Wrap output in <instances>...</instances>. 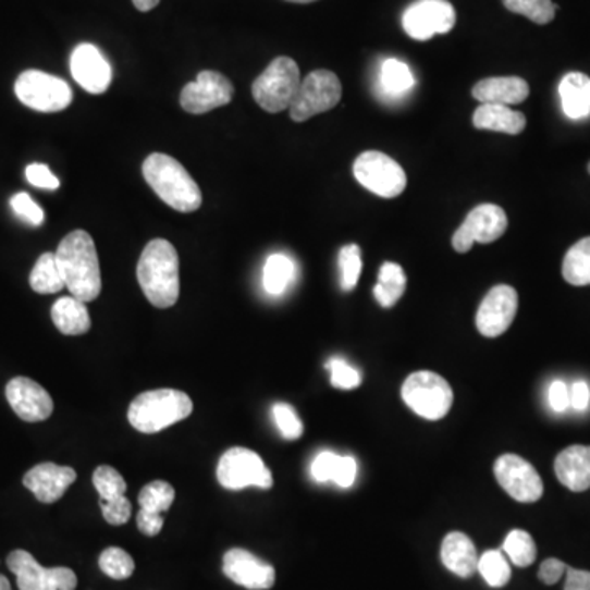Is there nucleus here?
Masks as SVG:
<instances>
[{
    "instance_id": "nucleus-1",
    "label": "nucleus",
    "mask_w": 590,
    "mask_h": 590,
    "mask_svg": "<svg viewBox=\"0 0 590 590\" xmlns=\"http://www.w3.org/2000/svg\"><path fill=\"white\" fill-rule=\"evenodd\" d=\"M139 287L151 306L170 309L180 299V256L168 239H151L136 268Z\"/></svg>"
},
{
    "instance_id": "nucleus-2",
    "label": "nucleus",
    "mask_w": 590,
    "mask_h": 590,
    "mask_svg": "<svg viewBox=\"0 0 590 590\" xmlns=\"http://www.w3.org/2000/svg\"><path fill=\"white\" fill-rule=\"evenodd\" d=\"M54 255L71 295L83 303L96 300L102 291V278L93 236L84 230L71 232L61 239Z\"/></svg>"
},
{
    "instance_id": "nucleus-3",
    "label": "nucleus",
    "mask_w": 590,
    "mask_h": 590,
    "mask_svg": "<svg viewBox=\"0 0 590 590\" xmlns=\"http://www.w3.org/2000/svg\"><path fill=\"white\" fill-rule=\"evenodd\" d=\"M143 176L157 196L177 212H196L202 193L186 168L170 155L153 153L143 163Z\"/></svg>"
},
{
    "instance_id": "nucleus-4",
    "label": "nucleus",
    "mask_w": 590,
    "mask_h": 590,
    "mask_svg": "<svg viewBox=\"0 0 590 590\" xmlns=\"http://www.w3.org/2000/svg\"><path fill=\"white\" fill-rule=\"evenodd\" d=\"M194 404L186 392L158 389L139 394L128 407V420L142 433H158L193 414Z\"/></svg>"
},
{
    "instance_id": "nucleus-5",
    "label": "nucleus",
    "mask_w": 590,
    "mask_h": 590,
    "mask_svg": "<svg viewBox=\"0 0 590 590\" xmlns=\"http://www.w3.org/2000/svg\"><path fill=\"white\" fill-rule=\"evenodd\" d=\"M300 83L297 63L292 58L279 57L253 83V97L266 112L279 113L291 109Z\"/></svg>"
},
{
    "instance_id": "nucleus-6",
    "label": "nucleus",
    "mask_w": 590,
    "mask_h": 590,
    "mask_svg": "<svg viewBox=\"0 0 590 590\" xmlns=\"http://www.w3.org/2000/svg\"><path fill=\"white\" fill-rule=\"evenodd\" d=\"M402 398L420 417L440 420L452 410L453 389L437 372L418 371L405 379Z\"/></svg>"
},
{
    "instance_id": "nucleus-7",
    "label": "nucleus",
    "mask_w": 590,
    "mask_h": 590,
    "mask_svg": "<svg viewBox=\"0 0 590 590\" xmlns=\"http://www.w3.org/2000/svg\"><path fill=\"white\" fill-rule=\"evenodd\" d=\"M15 96L24 106L44 113L61 112L73 102L66 81L38 70L25 71L17 77Z\"/></svg>"
},
{
    "instance_id": "nucleus-8",
    "label": "nucleus",
    "mask_w": 590,
    "mask_h": 590,
    "mask_svg": "<svg viewBox=\"0 0 590 590\" xmlns=\"http://www.w3.org/2000/svg\"><path fill=\"white\" fill-rule=\"evenodd\" d=\"M342 96V83L335 73L327 70L312 71L304 77L297 96L288 109L291 119L294 122H307L312 116L329 112L339 106Z\"/></svg>"
},
{
    "instance_id": "nucleus-9",
    "label": "nucleus",
    "mask_w": 590,
    "mask_h": 590,
    "mask_svg": "<svg viewBox=\"0 0 590 590\" xmlns=\"http://www.w3.org/2000/svg\"><path fill=\"white\" fill-rule=\"evenodd\" d=\"M356 181L369 193L384 199L401 196L407 187V176L397 161L381 151H366L353 164Z\"/></svg>"
},
{
    "instance_id": "nucleus-10",
    "label": "nucleus",
    "mask_w": 590,
    "mask_h": 590,
    "mask_svg": "<svg viewBox=\"0 0 590 590\" xmlns=\"http://www.w3.org/2000/svg\"><path fill=\"white\" fill-rule=\"evenodd\" d=\"M217 479L222 488L229 491H243L251 485L259 489L272 488L271 471L262 462L261 456L239 446L230 448L220 458Z\"/></svg>"
},
{
    "instance_id": "nucleus-11",
    "label": "nucleus",
    "mask_w": 590,
    "mask_h": 590,
    "mask_svg": "<svg viewBox=\"0 0 590 590\" xmlns=\"http://www.w3.org/2000/svg\"><path fill=\"white\" fill-rule=\"evenodd\" d=\"M8 566L17 576L21 590H74L77 587L76 574L70 567L48 569L25 550L12 551Z\"/></svg>"
},
{
    "instance_id": "nucleus-12",
    "label": "nucleus",
    "mask_w": 590,
    "mask_h": 590,
    "mask_svg": "<svg viewBox=\"0 0 590 590\" xmlns=\"http://www.w3.org/2000/svg\"><path fill=\"white\" fill-rule=\"evenodd\" d=\"M455 24V8L448 0H417L402 17L405 34L417 41H427L434 35L448 34Z\"/></svg>"
},
{
    "instance_id": "nucleus-13",
    "label": "nucleus",
    "mask_w": 590,
    "mask_h": 590,
    "mask_svg": "<svg viewBox=\"0 0 590 590\" xmlns=\"http://www.w3.org/2000/svg\"><path fill=\"white\" fill-rule=\"evenodd\" d=\"M508 226L507 213L494 204H482L466 217L463 225L453 235V248L468 253L475 243L497 242Z\"/></svg>"
},
{
    "instance_id": "nucleus-14",
    "label": "nucleus",
    "mask_w": 590,
    "mask_h": 590,
    "mask_svg": "<svg viewBox=\"0 0 590 590\" xmlns=\"http://www.w3.org/2000/svg\"><path fill=\"white\" fill-rule=\"evenodd\" d=\"M233 96L235 87L229 77L217 71H202L196 81L184 87L181 107L193 115H202L232 102Z\"/></svg>"
},
{
    "instance_id": "nucleus-15",
    "label": "nucleus",
    "mask_w": 590,
    "mask_h": 590,
    "mask_svg": "<svg viewBox=\"0 0 590 590\" xmlns=\"http://www.w3.org/2000/svg\"><path fill=\"white\" fill-rule=\"evenodd\" d=\"M495 479L505 492L524 504L540 501L543 481L533 465L517 455H504L495 462Z\"/></svg>"
},
{
    "instance_id": "nucleus-16",
    "label": "nucleus",
    "mask_w": 590,
    "mask_h": 590,
    "mask_svg": "<svg viewBox=\"0 0 590 590\" xmlns=\"http://www.w3.org/2000/svg\"><path fill=\"white\" fill-rule=\"evenodd\" d=\"M518 310V294L511 285H495L485 295L476 316L479 333L485 339H497L507 332Z\"/></svg>"
},
{
    "instance_id": "nucleus-17",
    "label": "nucleus",
    "mask_w": 590,
    "mask_h": 590,
    "mask_svg": "<svg viewBox=\"0 0 590 590\" xmlns=\"http://www.w3.org/2000/svg\"><path fill=\"white\" fill-rule=\"evenodd\" d=\"M223 573L230 580L249 590H268L275 582L274 567L242 548L226 551Z\"/></svg>"
},
{
    "instance_id": "nucleus-18",
    "label": "nucleus",
    "mask_w": 590,
    "mask_h": 590,
    "mask_svg": "<svg viewBox=\"0 0 590 590\" xmlns=\"http://www.w3.org/2000/svg\"><path fill=\"white\" fill-rule=\"evenodd\" d=\"M5 397L15 414L28 423L48 420L54 410L51 395L38 382L22 376L9 381Z\"/></svg>"
},
{
    "instance_id": "nucleus-19",
    "label": "nucleus",
    "mask_w": 590,
    "mask_h": 590,
    "mask_svg": "<svg viewBox=\"0 0 590 590\" xmlns=\"http://www.w3.org/2000/svg\"><path fill=\"white\" fill-rule=\"evenodd\" d=\"M71 73L90 94H103L112 83V67L94 45L83 44L71 54Z\"/></svg>"
},
{
    "instance_id": "nucleus-20",
    "label": "nucleus",
    "mask_w": 590,
    "mask_h": 590,
    "mask_svg": "<svg viewBox=\"0 0 590 590\" xmlns=\"http://www.w3.org/2000/svg\"><path fill=\"white\" fill-rule=\"evenodd\" d=\"M76 479V471L70 466L41 463L25 475L24 485L38 501L44 504H54L66 494L67 489Z\"/></svg>"
},
{
    "instance_id": "nucleus-21",
    "label": "nucleus",
    "mask_w": 590,
    "mask_h": 590,
    "mask_svg": "<svg viewBox=\"0 0 590 590\" xmlns=\"http://www.w3.org/2000/svg\"><path fill=\"white\" fill-rule=\"evenodd\" d=\"M554 472L564 488L583 492L590 488V446L573 445L557 455Z\"/></svg>"
},
{
    "instance_id": "nucleus-22",
    "label": "nucleus",
    "mask_w": 590,
    "mask_h": 590,
    "mask_svg": "<svg viewBox=\"0 0 590 590\" xmlns=\"http://www.w3.org/2000/svg\"><path fill=\"white\" fill-rule=\"evenodd\" d=\"M530 96L527 81L517 76L488 77L472 87V97L481 103L495 106H517Z\"/></svg>"
},
{
    "instance_id": "nucleus-23",
    "label": "nucleus",
    "mask_w": 590,
    "mask_h": 590,
    "mask_svg": "<svg viewBox=\"0 0 590 590\" xmlns=\"http://www.w3.org/2000/svg\"><path fill=\"white\" fill-rule=\"evenodd\" d=\"M441 561L446 569L463 579H468L478 570L479 554L468 534L453 531L446 534L441 543Z\"/></svg>"
},
{
    "instance_id": "nucleus-24",
    "label": "nucleus",
    "mask_w": 590,
    "mask_h": 590,
    "mask_svg": "<svg viewBox=\"0 0 590 590\" xmlns=\"http://www.w3.org/2000/svg\"><path fill=\"white\" fill-rule=\"evenodd\" d=\"M472 123L478 130L520 135L525 126H527V119H525L524 113L517 112L512 107L482 103L476 110Z\"/></svg>"
},
{
    "instance_id": "nucleus-25",
    "label": "nucleus",
    "mask_w": 590,
    "mask_h": 590,
    "mask_svg": "<svg viewBox=\"0 0 590 590\" xmlns=\"http://www.w3.org/2000/svg\"><path fill=\"white\" fill-rule=\"evenodd\" d=\"M51 320L63 335L79 336L89 332L93 320L86 303L76 297H61L51 309Z\"/></svg>"
},
{
    "instance_id": "nucleus-26",
    "label": "nucleus",
    "mask_w": 590,
    "mask_h": 590,
    "mask_svg": "<svg viewBox=\"0 0 590 590\" xmlns=\"http://www.w3.org/2000/svg\"><path fill=\"white\" fill-rule=\"evenodd\" d=\"M561 103L570 120L590 115V77L582 73H567L560 83Z\"/></svg>"
},
{
    "instance_id": "nucleus-27",
    "label": "nucleus",
    "mask_w": 590,
    "mask_h": 590,
    "mask_svg": "<svg viewBox=\"0 0 590 590\" xmlns=\"http://www.w3.org/2000/svg\"><path fill=\"white\" fill-rule=\"evenodd\" d=\"M407 287L404 269L395 262H385L379 271V282L374 287V297L379 306L391 309L398 303Z\"/></svg>"
},
{
    "instance_id": "nucleus-28",
    "label": "nucleus",
    "mask_w": 590,
    "mask_h": 590,
    "mask_svg": "<svg viewBox=\"0 0 590 590\" xmlns=\"http://www.w3.org/2000/svg\"><path fill=\"white\" fill-rule=\"evenodd\" d=\"M30 287L38 294H57L64 285L54 253H44L30 272Z\"/></svg>"
},
{
    "instance_id": "nucleus-29",
    "label": "nucleus",
    "mask_w": 590,
    "mask_h": 590,
    "mask_svg": "<svg viewBox=\"0 0 590 590\" xmlns=\"http://www.w3.org/2000/svg\"><path fill=\"white\" fill-rule=\"evenodd\" d=\"M563 278L577 287L590 285V236L577 242L564 256Z\"/></svg>"
},
{
    "instance_id": "nucleus-30",
    "label": "nucleus",
    "mask_w": 590,
    "mask_h": 590,
    "mask_svg": "<svg viewBox=\"0 0 590 590\" xmlns=\"http://www.w3.org/2000/svg\"><path fill=\"white\" fill-rule=\"evenodd\" d=\"M294 262L285 255L269 256L262 272V285L271 295H279L287 288L294 278Z\"/></svg>"
},
{
    "instance_id": "nucleus-31",
    "label": "nucleus",
    "mask_w": 590,
    "mask_h": 590,
    "mask_svg": "<svg viewBox=\"0 0 590 590\" xmlns=\"http://www.w3.org/2000/svg\"><path fill=\"white\" fill-rule=\"evenodd\" d=\"M382 90L389 96L395 97L407 93L414 86L415 79L410 67L398 60H385L381 67Z\"/></svg>"
},
{
    "instance_id": "nucleus-32",
    "label": "nucleus",
    "mask_w": 590,
    "mask_h": 590,
    "mask_svg": "<svg viewBox=\"0 0 590 590\" xmlns=\"http://www.w3.org/2000/svg\"><path fill=\"white\" fill-rule=\"evenodd\" d=\"M174 497H176V492L170 482L155 481L142 489L138 502L142 511L163 515L164 512L170 511Z\"/></svg>"
},
{
    "instance_id": "nucleus-33",
    "label": "nucleus",
    "mask_w": 590,
    "mask_h": 590,
    "mask_svg": "<svg viewBox=\"0 0 590 590\" xmlns=\"http://www.w3.org/2000/svg\"><path fill=\"white\" fill-rule=\"evenodd\" d=\"M504 553L518 567H528L537 560V544L528 531L512 530L504 541Z\"/></svg>"
},
{
    "instance_id": "nucleus-34",
    "label": "nucleus",
    "mask_w": 590,
    "mask_h": 590,
    "mask_svg": "<svg viewBox=\"0 0 590 590\" xmlns=\"http://www.w3.org/2000/svg\"><path fill=\"white\" fill-rule=\"evenodd\" d=\"M478 570L491 587L507 586L512 577L511 564L502 551H485L479 556Z\"/></svg>"
},
{
    "instance_id": "nucleus-35",
    "label": "nucleus",
    "mask_w": 590,
    "mask_h": 590,
    "mask_svg": "<svg viewBox=\"0 0 590 590\" xmlns=\"http://www.w3.org/2000/svg\"><path fill=\"white\" fill-rule=\"evenodd\" d=\"M507 11L524 15L538 25H546L556 15L557 5L551 0H504Z\"/></svg>"
},
{
    "instance_id": "nucleus-36",
    "label": "nucleus",
    "mask_w": 590,
    "mask_h": 590,
    "mask_svg": "<svg viewBox=\"0 0 590 590\" xmlns=\"http://www.w3.org/2000/svg\"><path fill=\"white\" fill-rule=\"evenodd\" d=\"M99 566L110 579H128L135 570V561L122 548H107L99 557Z\"/></svg>"
},
{
    "instance_id": "nucleus-37",
    "label": "nucleus",
    "mask_w": 590,
    "mask_h": 590,
    "mask_svg": "<svg viewBox=\"0 0 590 590\" xmlns=\"http://www.w3.org/2000/svg\"><path fill=\"white\" fill-rule=\"evenodd\" d=\"M93 482L102 502H113L125 495V479L116 469L110 468V466H99L94 471Z\"/></svg>"
},
{
    "instance_id": "nucleus-38",
    "label": "nucleus",
    "mask_w": 590,
    "mask_h": 590,
    "mask_svg": "<svg viewBox=\"0 0 590 590\" xmlns=\"http://www.w3.org/2000/svg\"><path fill=\"white\" fill-rule=\"evenodd\" d=\"M340 271H342V287L353 291L358 285L361 275L362 258L358 245H346L340 249Z\"/></svg>"
},
{
    "instance_id": "nucleus-39",
    "label": "nucleus",
    "mask_w": 590,
    "mask_h": 590,
    "mask_svg": "<svg viewBox=\"0 0 590 590\" xmlns=\"http://www.w3.org/2000/svg\"><path fill=\"white\" fill-rule=\"evenodd\" d=\"M275 425L285 440H297L303 437L304 425L300 421L299 415L295 414L294 408L287 404H275L272 407Z\"/></svg>"
},
{
    "instance_id": "nucleus-40",
    "label": "nucleus",
    "mask_w": 590,
    "mask_h": 590,
    "mask_svg": "<svg viewBox=\"0 0 590 590\" xmlns=\"http://www.w3.org/2000/svg\"><path fill=\"white\" fill-rule=\"evenodd\" d=\"M327 366H329L330 372H332L333 388L352 391V389L361 385V374L353 366H349L345 359L332 358Z\"/></svg>"
},
{
    "instance_id": "nucleus-41",
    "label": "nucleus",
    "mask_w": 590,
    "mask_h": 590,
    "mask_svg": "<svg viewBox=\"0 0 590 590\" xmlns=\"http://www.w3.org/2000/svg\"><path fill=\"white\" fill-rule=\"evenodd\" d=\"M343 456L332 452H323L314 459L312 478L317 482H335L342 468Z\"/></svg>"
},
{
    "instance_id": "nucleus-42",
    "label": "nucleus",
    "mask_w": 590,
    "mask_h": 590,
    "mask_svg": "<svg viewBox=\"0 0 590 590\" xmlns=\"http://www.w3.org/2000/svg\"><path fill=\"white\" fill-rule=\"evenodd\" d=\"M11 206L21 219L27 220L32 225L38 226L44 223V210L27 193L15 194L11 199Z\"/></svg>"
},
{
    "instance_id": "nucleus-43",
    "label": "nucleus",
    "mask_w": 590,
    "mask_h": 590,
    "mask_svg": "<svg viewBox=\"0 0 590 590\" xmlns=\"http://www.w3.org/2000/svg\"><path fill=\"white\" fill-rule=\"evenodd\" d=\"M100 508H102V515L107 524L116 525V527L125 525L132 517V504H130L125 495L113 502L100 501Z\"/></svg>"
},
{
    "instance_id": "nucleus-44",
    "label": "nucleus",
    "mask_w": 590,
    "mask_h": 590,
    "mask_svg": "<svg viewBox=\"0 0 590 590\" xmlns=\"http://www.w3.org/2000/svg\"><path fill=\"white\" fill-rule=\"evenodd\" d=\"M25 176L32 186L40 187V189L57 190L60 187V180L45 164H30L25 171Z\"/></svg>"
},
{
    "instance_id": "nucleus-45",
    "label": "nucleus",
    "mask_w": 590,
    "mask_h": 590,
    "mask_svg": "<svg viewBox=\"0 0 590 590\" xmlns=\"http://www.w3.org/2000/svg\"><path fill=\"white\" fill-rule=\"evenodd\" d=\"M567 564H564L563 561L556 560V557H550V560L543 561L538 570V577H540L541 582L546 583V586H554V583L560 582L561 577L567 573Z\"/></svg>"
},
{
    "instance_id": "nucleus-46",
    "label": "nucleus",
    "mask_w": 590,
    "mask_h": 590,
    "mask_svg": "<svg viewBox=\"0 0 590 590\" xmlns=\"http://www.w3.org/2000/svg\"><path fill=\"white\" fill-rule=\"evenodd\" d=\"M138 530L146 537H157L161 533L164 525L163 515L150 514V512L139 511L136 517Z\"/></svg>"
},
{
    "instance_id": "nucleus-47",
    "label": "nucleus",
    "mask_w": 590,
    "mask_h": 590,
    "mask_svg": "<svg viewBox=\"0 0 590 590\" xmlns=\"http://www.w3.org/2000/svg\"><path fill=\"white\" fill-rule=\"evenodd\" d=\"M548 398H550L551 408L554 411H566L569 408V388L566 382L554 381L550 385V392H548Z\"/></svg>"
},
{
    "instance_id": "nucleus-48",
    "label": "nucleus",
    "mask_w": 590,
    "mask_h": 590,
    "mask_svg": "<svg viewBox=\"0 0 590 590\" xmlns=\"http://www.w3.org/2000/svg\"><path fill=\"white\" fill-rule=\"evenodd\" d=\"M590 404V388L587 382L577 381L569 388V407L583 411Z\"/></svg>"
},
{
    "instance_id": "nucleus-49",
    "label": "nucleus",
    "mask_w": 590,
    "mask_h": 590,
    "mask_svg": "<svg viewBox=\"0 0 590 590\" xmlns=\"http://www.w3.org/2000/svg\"><path fill=\"white\" fill-rule=\"evenodd\" d=\"M564 590H590L589 570L573 569V567H567Z\"/></svg>"
},
{
    "instance_id": "nucleus-50",
    "label": "nucleus",
    "mask_w": 590,
    "mask_h": 590,
    "mask_svg": "<svg viewBox=\"0 0 590 590\" xmlns=\"http://www.w3.org/2000/svg\"><path fill=\"white\" fill-rule=\"evenodd\" d=\"M356 475H358L356 459L352 458V456H343L342 469H340L335 484L340 485V488H349V485L355 484Z\"/></svg>"
},
{
    "instance_id": "nucleus-51",
    "label": "nucleus",
    "mask_w": 590,
    "mask_h": 590,
    "mask_svg": "<svg viewBox=\"0 0 590 590\" xmlns=\"http://www.w3.org/2000/svg\"><path fill=\"white\" fill-rule=\"evenodd\" d=\"M161 0H133V5L138 9L139 12H150L151 9L157 8Z\"/></svg>"
},
{
    "instance_id": "nucleus-52",
    "label": "nucleus",
    "mask_w": 590,
    "mask_h": 590,
    "mask_svg": "<svg viewBox=\"0 0 590 590\" xmlns=\"http://www.w3.org/2000/svg\"><path fill=\"white\" fill-rule=\"evenodd\" d=\"M0 590H12L11 582H9L8 577L0 574Z\"/></svg>"
},
{
    "instance_id": "nucleus-53",
    "label": "nucleus",
    "mask_w": 590,
    "mask_h": 590,
    "mask_svg": "<svg viewBox=\"0 0 590 590\" xmlns=\"http://www.w3.org/2000/svg\"><path fill=\"white\" fill-rule=\"evenodd\" d=\"M287 2H294V4H310V2H316V0H287Z\"/></svg>"
},
{
    "instance_id": "nucleus-54",
    "label": "nucleus",
    "mask_w": 590,
    "mask_h": 590,
    "mask_svg": "<svg viewBox=\"0 0 590 590\" xmlns=\"http://www.w3.org/2000/svg\"><path fill=\"white\" fill-rule=\"evenodd\" d=\"M587 171H589V174H590V163H589V167H587Z\"/></svg>"
}]
</instances>
